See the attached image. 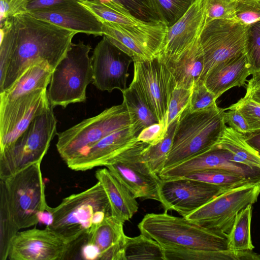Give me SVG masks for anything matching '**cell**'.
<instances>
[{"instance_id":"obj_15","label":"cell","mask_w":260,"mask_h":260,"mask_svg":"<svg viewBox=\"0 0 260 260\" xmlns=\"http://www.w3.org/2000/svg\"><path fill=\"white\" fill-rule=\"evenodd\" d=\"M92 83L99 90L121 92L126 87L128 68L132 58L113 44L105 36L94 48L91 57Z\"/></svg>"},{"instance_id":"obj_39","label":"cell","mask_w":260,"mask_h":260,"mask_svg":"<svg viewBox=\"0 0 260 260\" xmlns=\"http://www.w3.org/2000/svg\"><path fill=\"white\" fill-rule=\"evenodd\" d=\"M206 22L215 19H236V0H204Z\"/></svg>"},{"instance_id":"obj_6","label":"cell","mask_w":260,"mask_h":260,"mask_svg":"<svg viewBox=\"0 0 260 260\" xmlns=\"http://www.w3.org/2000/svg\"><path fill=\"white\" fill-rule=\"evenodd\" d=\"M134 124L132 115L122 102L57 133L56 148L67 163L84 154L103 138Z\"/></svg>"},{"instance_id":"obj_14","label":"cell","mask_w":260,"mask_h":260,"mask_svg":"<svg viewBox=\"0 0 260 260\" xmlns=\"http://www.w3.org/2000/svg\"><path fill=\"white\" fill-rule=\"evenodd\" d=\"M228 189L184 177L161 179L159 202L165 212L174 210L185 217Z\"/></svg>"},{"instance_id":"obj_23","label":"cell","mask_w":260,"mask_h":260,"mask_svg":"<svg viewBox=\"0 0 260 260\" xmlns=\"http://www.w3.org/2000/svg\"><path fill=\"white\" fill-rule=\"evenodd\" d=\"M250 75L246 56L243 52L214 66L203 81L218 99L229 89L243 85Z\"/></svg>"},{"instance_id":"obj_33","label":"cell","mask_w":260,"mask_h":260,"mask_svg":"<svg viewBox=\"0 0 260 260\" xmlns=\"http://www.w3.org/2000/svg\"><path fill=\"white\" fill-rule=\"evenodd\" d=\"M122 93L123 102L132 115L134 124L143 129L158 122L142 96L132 83Z\"/></svg>"},{"instance_id":"obj_45","label":"cell","mask_w":260,"mask_h":260,"mask_svg":"<svg viewBox=\"0 0 260 260\" xmlns=\"http://www.w3.org/2000/svg\"><path fill=\"white\" fill-rule=\"evenodd\" d=\"M225 110L229 111L224 112V120L230 127L243 134L251 131L245 118L238 109L229 107Z\"/></svg>"},{"instance_id":"obj_10","label":"cell","mask_w":260,"mask_h":260,"mask_svg":"<svg viewBox=\"0 0 260 260\" xmlns=\"http://www.w3.org/2000/svg\"><path fill=\"white\" fill-rule=\"evenodd\" d=\"M133 62L134 77L131 83L142 96L158 122L167 123L169 103L176 87L173 74L157 56Z\"/></svg>"},{"instance_id":"obj_20","label":"cell","mask_w":260,"mask_h":260,"mask_svg":"<svg viewBox=\"0 0 260 260\" xmlns=\"http://www.w3.org/2000/svg\"><path fill=\"white\" fill-rule=\"evenodd\" d=\"M27 13L77 33L95 37L103 36L101 20L77 0H63L52 6Z\"/></svg>"},{"instance_id":"obj_19","label":"cell","mask_w":260,"mask_h":260,"mask_svg":"<svg viewBox=\"0 0 260 260\" xmlns=\"http://www.w3.org/2000/svg\"><path fill=\"white\" fill-rule=\"evenodd\" d=\"M219 169L235 173L250 181L260 183V168L232 161V154L217 145L208 151L176 166L162 170L158 176L161 179L184 177L197 171Z\"/></svg>"},{"instance_id":"obj_16","label":"cell","mask_w":260,"mask_h":260,"mask_svg":"<svg viewBox=\"0 0 260 260\" xmlns=\"http://www.w3.org/2000/svg\"><path fill=\"white\" fill-rule=\"evenodd\" d=\"M71 244L48 228L19 232L8 255L11 260H58L69 252Z\"/></svg>"},{"instance_id":"obj_37","label":"cell","mask_w":260,"mask_h":260,"mask_svg":"<svg viewBox=\"0 0 260 260\" xmlns=\"http://www.w3.org/2000/svg\"><path fill=\"white\" fill-rule=\"evenodd\" d=\"M244 52L250 74L260 72V21L247 26Z\"/></svg>"},{"instance_id":"obj_22","label":"cell","mask_w":260,"mask_h":260,"mask_svg":"<svg viewBox=\"0 0 260 260\" xmlns=\"http://www.w3.org/2000/svg\"><path fill=\"white\" fill-rule=\"evenodd\" d=\"M101 22L103 36L130 56L133 61L150 59L158 54L160 43L153 35L140 29L125 28L114 23Z\"/></svg>"},{"instance_id":"obj_29","label":"cell","mask_w":260,"mask_h":260,"mask_svg":"<svg viewBox=\"0 0 260 260\" xmlns=\"http://www.w3.org/2000/svg\"><path fill=\"white\" fill-rule=\"evenodd\" d=\"M252 205L242 210L236 216L228 234V247L235 250H252L254 248L251 235Z\"/></svg>"},{"instance_id":"obj_7","label":"cell","mask_w":260,"mask_h":260,"mask_svg":"<svg viewBox=\"0 0 260 260\" xmlns=\"http://www.w3.org/2000/svg\"><path fill=\"white\" fill-rule=\"evenodd\" d=\"M50 105L36 117L16 141L0 151V179L41 162L56 131L57 120Z\"/></svg>"},{"instance_id":"obj_1","label":"cell","mask_w":260,"mask_h":260,"mask_svg":"<svg viewBox=\"0 0 260 260\" xmlns=\"http://www.w3.org/2000/svg\"><path fill=\"white\" fill-rule=\"evenodd\" d=\"M0 31V93L32 65L46 62L54 70L77 34L28 13L8 17Z\"/></svg>"},{"instance_id":"obj_17","label":"cell","mask_w":260,"mask_h":260,"mask_svg":"<svg viewBox=\"0 0 260 260\" xmlns=\"http://www.w3.org/2000/svg\"><path fill=\"white\" fill-rule=\"evenodd\" d=\"M206 22L204 0H195L185 14L168 27L164 45L157 56L167 63L179 58L200 39Z\"/></svg>"},{"instance_id":"obj_42","label":"cell","mask_w":260,"mask_h":260,"mask_svg":"<svg viewBox=\"0 0 260 260\" xmlns=\"http://www.w3.org/2000/svg\"><path fill=\"white\" fill-rule=\"evenodd\" d=\"M230 107L240 111L251 131L260 129L259 104L244 96Z\"/></svg>"},{"instance_id":"obj_48","label":"cell","mask_w":260,"mask_h":260,"mask_svg":"<svg viewBox=\"0 0 260 260\" xmlns=\"http://www.w3.org/2000/svg\"><path fill=\"white\" fill-rule=\"evenodd\" d=\"M63 0H27L26 9L27 13L31 11L48 7Z\"/></svg>"},{"instance_id":"obj_47","label":"cell","mask_w":260,"mask_h":260,"mask_svg":"<svg viewBox=\"0 0 260 260\" xmlns=\"http://www.w3.org/2000/svg\"><path fill=\"white\" fill-rule=\"evenodd\" d=\"M243 136L247 143L260 154V129L250 131Z\"/></svg>"},{"instance_id":"obj_30","label":"cell","mask_w":260,"mask_h":260,"mask_svg":"<svg viewBox=\"0 0 260 260\" xmlns=\"http://www.w3.org/2000/svg\"><path fill=\"white\" fill-rule=\"evenodd\" d=\"M124 257L125 260H166L161 245L142 234L134 237L127 236Z\"/></svg>"},{"instance_id":"obj_9","label":"cell","mask_w":260,"mask_h":260,"mask_svg":"<svg viewBox=\"0 0 260 260\" xmlns=\"http://www.w3.org/2000/svg\"><path fill=\"white\" fill-rule=\"evenodd\" d=\"M260 183H247L230 188L184 217L203 228L228 234L237 214L254 204Z\"/></svg>"},{"instance_id":"obj_26","label":"cell","mask_w":260,"mask_h":260,"mask_svg":"<svg viewBox=\"0 0 260 260\" xmlns=\"http://www.w3.org/2000/svg\"><path fill=\"white\" fill-rule=\"evenodd\" d=\"M53 69L46 62L31 66L8 90L0 93V101H9L39 89H47Z\"/></svg>"},{"instance_id":"obj_2","label":"cell","mask_w":260,"mask_h":260,"mask_svg":"<svg viewBox=\"0 0 260 260\" xmlns=\"http://www.w3.org/2000/svg\"><path fill=\"white\" fill-rule=\"evenodd\" d=\"M51 220L47 228L70 244L92 234L104 219L111 215L110 203L101 184L64 198L56 207L48 206Z\"/></svg>"},{"instance_id":"obj_31","label":"cell","mask_w":260,"mask_h":260,"mask_svg":"<svg viewBox=\"0 0 260 260\" xmlns=\"http://www.w3.org/2000/svg\"><path fill=\"white\" fill-rule=\"evenodd\" d=\"M179 115L168 125L164 139L157 144L149 145L143 150L142 157L150 169L158 175L163 170L171 149Z\"/></svg>"},{"instance_id":"obj_4","label":"cell","mask_w":260,"mask_h":260,"mask_svg":"<svg viewBox=\"0 0 260 260\" xmlns=\"http://www.w3.org/2000/svg\"><path fill=\"white\" fill-rule=\"evenodd\" d=\"M141 232L164 248L205 250L229 249L228 234L201 226L184 217L162 213L147 214L138 224Z\"/></svg>"},{"instance_id":"obj_36","label":"cell","mask_w":260,"mask_h":260,"mask_svg":"<svg viewBox=\"0 0 260 260\" xmlns=\"http://www.w3.org/2000/svg\"><path fill=\"white\" fill-rule=\"evenodd\" d=\"M195 0H151L160 21L168 27L178 21Z\"/></svg>"},{"instance_id":"obj_34","label":"cell","mask_w":260,"mask_h":260,"mask_svg":"<svg viewBox=\"0 0 260 260\" xmlns=\"http://www.w3.org/2000/svg\"><path fill=\"white\" fill-rule=\"evenodd\" d=\"M9 208L5 187L0 180V259L8 258L11 242L19 232Z\"/></svg>"},{"instance_id":"obj_11","label":"cell","mask_w":260,"mask_h":260,"mask_svg":"<svg viewBox=\"0 0 260 260\" xmlns=\"http://www.w3.org/2000/svg\"><path fill=\"white\" fill-rule=\"evenodd\" d=\"M247 26L236 19L206 22L200 38L204 57L201 80L217 63L244 52Z\"/></svg>"},{"instance_id":"obj_41","label":"cell","mask_w":260,"mask_h":260,"mask_svg":"<svg viewBox=\"0 0 260 260\" xmlns=\"http://www.w3.org/2000/svg\"><path fill=\"white\" fill-rule=\"evenodd\" d=\"M236 19L248 25L260 21V0H236Z\"/></svg>"},{"instance_id":"obj_46","label":"cell","mask_w":260,"mask_h":260,"mask_svg":"<svg viewBox=\"0 0 260 260\" xmlns=\"http://www.w3.org/2000/svg\"><path fill=\"white\" fill-rule=\"evenodd\" d=\"M252 75V77L248 81L244 97L260 105V72Z\"/></svg>"},{"instance_id":"obj_44","label":"cell","mask_w":260,"mask_h":260,"mask_svg":"<svg viewBox=\"0 0 260 260\" xmlns=\"http://www.w3.org/2000/svg\"><path fill=\"white\" fill-rule=\"evenodd\" d=\"M167 128L165 122L153 124L142 129L138 136V140L149 145H155L164 139Z\"/></svg>"},{"instance_id":"obj_49","label":"cell","mask_w":260,"mask_h":260,"mask_svg":"<svg viewBox=\"0 0 260 260\" xmlns=\"http://www.w3.org/2000/svg\"><path fill=\"white\" fill-rule=\"evenodd\" d=\"M13 5L21 9L23 12H27L26 5L27 0H7Z\"/></svg>"},{"instance_id":"obj_35","label":"cell","mask_w":260,"mask_h":260,"mask_svg":"<svg viewBox=\"0 0 260 260\" xmlns=\"http://www.w3.org/2000/svg\"><path fill=\"white\" fill-rule=\"evenodd\" d=\"M184 177L228 189L247 183H253L235 173L219 169L194 171Z\"/></svg>"},{"instance_id":"obj_43","label":"cell","mask_w":260,"mask_h":260,"mask_svg":"<svg viewBox=\"0 0 260 260\" xmlns=\"http://www.w3.org/2000/svg\"><path fill=\"white\" fill-rule=\"evenodd\" d=\"M192 89L176 87L172 94L167 112V126L176 119L189 103Z\"/></svg>"},{"instance_id":"obj_13","label":"cell","mask_w":260,"mask_h":260,"mask_svg":"<svg viewBox=\"0 0 260 260\" xmlns=\"http://www.w3.org/2000/svg\"><path fill=\"white\" fill-rule=\"evenodd\" d=\"M50 106L47 89L0 101V151L14 143L34 119Z\"/></svg>"},{"instance_id":"obj_12","label":"cell","mask_w":260,"mask_h":260,"mask_svg":"<svg viewBox=\"0 0 260 260\" xmlns=\"http://www.w3.org/2000/svg\"><path fill=\"white\" fill-rule=\"evenodd\" d=\"M148 144L139 141L116 157L107 168L136 198L159 202L161 179L144 162L142 154Z\"/></svg>"},{"instance_id":"obj_40","label":"cell","mask_w":260,"mask_h":260,"mask_svg":"<svg viewBox=\"0 0 260 260\" xmlns=\"http://www.w3.org/2000/svg\"><path fill=\"white\" fill-rule=\"evenodd\" d=\"M217 99L215 94L206 86L204 81L200 79L192 88L189 110L196 111L209 108L216 103Z\"/></svg>"},{"instance_id":"obj_27","label":"cell","mask_w":260,"mask_h":260,"mask_svg":"<svg viewBox=\"0 0 260 260\" xmlns=\"http://www.w3.org/2000/svg\"><path fill=\"white\" fill-rule=\"evenodd\" d=\"M217 145L232 154V161L260 168V154L247 143L242 133L226 126Z\"/></svg>"},{"instance_id":"obj_18","label":"cell","mask_w":260,"mask_h":260,"mask_svg":"<svg viewBox=\"0 0 260 260\" xmlns=\"http://www.w3.org/2000/svg\"><path fill=\"white\" fill-rule=\"evenodd\" d=\"M140 127L134 124L114 132L91 146L82 155L66 164L75 171H86L109 165L118 156L135 146L140 141Z\"/></svg>"},{"instance_id":"obj_8","label":"cell","mask_w":260,"mask_h":260,"mask_svg":"<svg viewBox=\"0 0 260 260\" xmlns=\"http://www.w3.org/2000/svg\"><path fill=\"white\" fill-rule=\"evenodd\" d=\"M41 163L32 164L2 180L10 213L19 230L38 224L40 215L48 206Z\"/></svg>"},{"instance_id":"obj_38","label":"cell","mask_w":260,"mask_h":260,"mask_svg":"<svg viewBox=\"0 0 260 260\" xmlns=\"http://www.w3.org/2000/svg\"><path fill=\"white\" fill-rule=\"evenodd\" d=\"M88 2H113L129 11L134 17L145 22H161L151 0H85Z\"/></svg>"},{"instance_id":"obj_5","label":"cell","mask_w":260,"mask_h":260,"mask_svg":"<svg viewBox=\"0 0 260 260\" xmlns=\"http://www.w3.org/2000/svg\"><path fill=\"white\" fill-rule=\"evenodd\" d=\"M89 44L80 41L72 43L65 57L54 69L47 90L50 105L66 108L71 104L84 102L86 88L92 81Z\"/></svg>"},{"instance_id":"obj_32","label":"cell","mask_w":260,"mask_h":260,"mask_svg":"<svg viewBox=\"0 0 260 260\" xmlns=\"http://www.w3.org/2000/svg\"><path fill=\"white\" fill-rule=\"evenodd\" d=\"M166 260H239L241 253L226 249L205 250L181 248H164Z\"/></svg>"},{"instance_id":"obj_28","label":"cell","mask_w":260,"mask_h":260,"mask_svg":"<svg viewBox=\"0 0 260 260\" xmlns=\"http://www.w3.org/2000/svg\"><path fill=\"white\" fill-rule=\"evenodd\" d=\"M77 1L91 11L101 21H108L123 27H139L147 25L145 22L134 17L121 6L113 2Z\"/></svg>"},{"instance_id":"obj_3","label":"cell","mask_w":260,"mask_h":260,"mask_svg":"<svg viewBox=\"0 0 260 260\" xmlns=\"http://www.w3.org/2000/svg\"><path fill=\"white\" fill-rule=\"evenodd\" d=\"M189 104L179 115L172 147L162 170L176 166L216 146L226 126L224 120L225 110L219 108L216 103L196 111L189 110Z\"/></svg>"},{"instance_id":"obj_24","label":"cell","mask_w":260,"mask_h":260,"mask_svg":"<svg viewBox=\"0 0 260 260\" xmlns=\"http://www.w3.org/2000/svg\"><path fill=\"white\" fill-rule=\"evenodd\" d=\"M95 176L108 198L111 215L123 222L129 220L138 210L136 198L107 168L98 169Z\"/></svg>"},{"instance_id":"obj_21","label":"cell","mask_w":260,"mask_h":260,"mask_svg":"<svg viewBox=\"0 0 260 260\" xmlns=\"http://www.w3.org/2000/svg\"><path fill=\"white\" fill-rule=\"evenodd\" d=\"M124 222L112 215L106 217L93 233L88 236L82 250L86 259L125 260L127 236Z\"/></svg>"},{"instance_id":"obj_25","label":"cell","mask_w":260,"mask_h":260,"mask_svg":"<svg viewBox=\"0 0 260 260\" xmlns=\"http://www.w3.org/2000/svg\"><path fill=\"white\" fill-rule=\"evenodd\" d=\"M165 64L175 78L176 87L192 89L201 79L204 67L200 39L176 60Z\"/></svg>"}]
</instances>
